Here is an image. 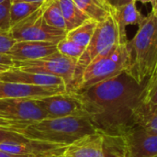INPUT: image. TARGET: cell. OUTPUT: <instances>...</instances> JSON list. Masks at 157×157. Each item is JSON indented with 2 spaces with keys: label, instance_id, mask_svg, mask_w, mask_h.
<instances>
[{
  "label": "cell",
  "instance_id": "cell-1",
  "mask_svg": "<svg viewBox=\"0 0 157 157\" xmlns=\"http://www.w3.org/2000/svg\"><path fill=\"white\" fill-rule=\"evenodd\" d=\"M146 85L125 71L76 93L86 103L89 119L98 130L122 135L133 126L132 112L144 98Z\"/></svg>",
  "mask_w": 157,
  "mask_h": 157
},
{
  "label": "cell",
  "instance_id": "cell-2",
  "mask_svg": "<svg viewBox=\"0 0 157 157\" xmlns=\"http://www.w3.org/2000/svg\"><path fill=\"white\" fill-rule=\"evenodd\" d=\"M126 43L129 54L128 73L140 84L147 83L157 66V17L151 12Z\"/></svg>",
  "mask_w": 157,
  "mask_h": 157
},
{
  "label": "cell",
  "instance_id": "cell-3",
  "mask_svg": "<svg viewBox=\"0 0 157 157\" xmlns=\"http://www.w3.org/2000/svg\"><path fill=\"white\" fill-rule=\"evenodd\" d=\"M100 132L86 116H68L44 119L29 123L22 135L32 141H40L61 145H69L79 138Z\"/></svg>",
  "mask_w": 157,
  "mask_h": 157
},
{
  "label": "cell",
  "instance_id": "cell-4",
  "mask_svg": "<svg viewBox=\"0 0 157 157\" xmlns=\"http://www.w3.org/2000/svg\"><path fill=\"white\" fill-rule=\"evenodd\" d=\"M129 67L126 44H119L111 51L96 57L83 71L74 92L83 91L99 82L112 78Z\"/></svg>",
  "mask_w": 157,
  "mask_h": 157
},
{
  "label": "cell",
  "instance_id": "cell-5",
  "mask_svg": "<svg viewBox=\"0 0 157 157\" xmlns=\"http://www.w3.org/2000/svg\"><path fill=\"white\" fill-rule=\"evenodd\" d=\"M63 157H126L122 135L98 132L65 147Z\"/></svg>",
  "mask_w": 157,
  "mask_h": 157
},
{
  "label": "cell",
  "instance_id": "cell-6",
  "mask_svg": "<svg viewBox=\"0 0 157 157\" xmlns=\"http://www.w3.org/2000/svg\"><path fill=\"white\" fill-rule=\"evenodd\" d=\"M120 44L119 29L115 18L110 14L102 21H99L94 31V34L85 49V52L77 61L75 88L80 79V76L85 68L98 56L106 53Z\"/></svg>",
  "mask_w": 157,
  "mask_h": 157
},
{
  "label": "cell",
  "instance_id": "cell-7",
  "mask_svg": "<svg viewBox=\"0 0 157 157\" xmlns=\"http://www.w3.org/2000/svg\"><path fill=\"white\" fill-rule=\"evenodd\" d=\"M46 1L34 13L20 20L8 29L16 41H49L58 43L66 36V31L46 23L43 12Z\"/></svg>",
  "mask_w": 157,
  "mask_h": 157
},
{
  "label": "cell",
  "instance_id": "cell-8",
  "mask_svg": "<svg viewBox=\"0 0 157 157\" xmlns=\"http://www.w3.org/2000/svg\"><path fill=\"white\" fill-rule=\"evenodd\" d=\"M77 60L57 52L45 58L33 61L15 62L14 66L22 71L55 75L63 79L67 91L72 92L76 75Z\"/></svg>",
  "mask_w": 157,
  "mask_h": 157
},
{
  "label": "cell",
  "instance_id": "cell-9",
  "mask_svg": "<svg viewBox=\"0 0 157 157\" xmlns=\"http://www.w3.org/2000/svg\"><path fill=\"white\" fill-rule=\"evenodd\" d=\"M36 100L46 112L48 119L68 116H86L89 118L86 103L76 92L67 91Z\"/></svg>",
  "mask_w": 157,
  "mask_h": 157
},
{
  "label": "cell",
  "instance_id": "cell-10",
  "mask_svg": "<svg viewBox=\"0 0 157 157\" xmlns=\"http://www.w3.org/2000/svg\"><path fill=\"white\" fill-rule=\"evenodd\" d=\"M0 117L11 121L32 123L47 118L46 112L33 98L0 99Z\"/></svg>",
  "mask_w": 157,
  "mask_h": 157
},
{
  "label": "cell",
  "instance_id": "cell-11",
  "mask_svg": "<svg viewBox=\"0 0 157 157\" xmlns=\"http://www.w3.org/2000/svg\"><path fill=\"white\" fill-rule=\"evenodd\" d=\"M126 157L157 155V133L132 126L122 134Z\"/></svg>",
  "mask_w": 157,
  "mask_h": 157
},
{
  "label": "cell",
  "instance_id": "cell-12",
  "mask_svg": "<svg viewBox=\"0 0 157 157\" xmlns=\"http://www.w3.org/2000/svg\"><path fill=\"white\" fill-rule=\"evenodd\" d=\"M67 92L65 86H37L0 80V99L6 98H33L53 96Z\"/></svg>",
  "mask_w": 157,
  "mask_h": 157
},
{
  "label": "cell",
  "instance_id": "cell-13",
  "mask_svg": "<svg viewBox=\"0 0 157 157\" xmlns=\"http://www.w3.org/2000/svg\"><path fill=\"white\" fill-rule=\"evenodd\" d=\"M57 43L49 41H17L8 53L15 62L33 61L57 52Z\"/></svg>",
  "mask_w": 157,
  "mask_h": 157
},
{
  "label": "cell",
  "instance_id": "cell-14",
  "mask_svg": "<svg viewBox=\"0 0 157 157\" xmlns=\"http://www.w3.org/2000/svg\"><path fill=\"white\" fill-rule=\"evenodd\" d=\"M0 80L5 82L18 83V84H25V85L37 86H65L66 87L63 79H62L61 77L51 75H45V74L26 72L17 69L16 67H10L8 70L1 73Z\"/></svg>",
  "mask_w": 157,
  "mask_h": 157
},
{
  "label": "cell",
  "instance_id": "cell-15",
  "mask_svg": "<svg viewBox=\"0 0 157 157\" xmlns=\"http://www.w3.org/2000/svg\"><path fill=\"white\" fill-rule=\"evenodd\" d=\"M111 15L115 18L119 29L121 44H126L129 40L127 38L126 28L132 25H137L138 27H140L145 18V17L143 16L138 10L135 1H132L119 7H112Z\"/></svg>",
  "mask_w": 157,
  "mask_h": 157
},
{
  "label": "cell",
  "instance_id": "cell-16",
  "mask_svg": "<svg viewBox=\"0 0 157 157\" xmlns=\"http://www.w3.org/2000/svg\"><path fill=\"white\" fill-rule=\"evenodd\" d=\"M132 123L133 126L157 133V105L142 100L133 109Z\"/></svg>",
  "mask_w": 157,
  "mask_h": 157
},
{
  "label": "cell",
  "instance_id": "cell-17",
  "mask_svg": "<svg viewBox=\"0 0 157 157\" xmlns=\"http://www.w3.org/2000/svg\"><path fill=\"white\" fill-rule=\"evenodd\" d=\"M61 7L63 17L65 22L66 32L79 27L88 19H91L85 14L74 2V0H57Z\"/></svg>",
  "mask_w": 157,
  "mask_h": 157
},
{
  "label": "cell",
  "instance_id": "cell-18",
  "mask_svg": "<svg viewBox=\"0 0 157 157\" xmlns=\"http://www.w3.org/2000/svg\"><path fill=\"white\" fill-rule=\"evenodd\" d=\"M74 2L91 19L98 22L105 19L112 11V6L101 0H74Z\"/></svg>",
  "mask_w": 157,
  "mask_h": 157
},
{
  "label": "cell",
  "instance_id": "cell-19",
  "mask_svg": "<svg viewBox=\"0 0 157 157\" xmlns=\"http://www.w3.org/2000/svg\"><path fill=\"white\" fill-rule=\"evenodd\" d=\"M98 23L94 19H88L79 27L68 31L65 38L86 49L94 34Z\"/></svg>",
  "mask_w": 157,
  "mask_h": 157
},
{
  "label": "cell",
  "instance_id": "cell-20",
  "mask_svg": "<svg viewBox=\"0 0 157 157\" xmlns=\"http://www.w3.org/2000/svg\"><path fill=\"white\" fill-rule=\"evenodd\" d=\"M43 17L48 25L66 31L65 22L57 0L46 1L44 12H43Z\"/></svg>",
  "mask_w": 157,
  "mask_h": 157
},
{
  "label": "cell",
  "instance_id": "cell-21",
  "mask_svg": "<svg viewBox=\"0 0 157 157\" xmlns=\"http://www.w3.org/2000/svg\"><path fill=\"white\" fill-rule=\"evenodd\" d=\"M44 2H37V3H27V2H19L13 3L10 6V27L14 26L20 20L26 18L36 10H38Z\"/></svg>",
  "mask_w": 157,
  "mask_h": 157
},
{
  "label": "cell",
  "instance_id": "cell-22",
  "mask_svg": "<svg viewBox=\"0 0 157 157\" xmlns=\"http://www.w3.org/2000/svg\"><path fill=\"white\" fill-rule=\"evenodd\" d=\"M57 50L62 54H63L67 57L75 59L77 61L81 57L83 52H85V48L77 45L76 43H75L72 40H67L66 38L60 40L57 43Z\"/></svg>",
  "mask_w": 157,
  "mask_h": 157
},
{
  "label": "cell",
  "instance_id": "cell-23",
  "mask_svg": "<svg viewBox=\"0 0 157 157\" xmlns=\"http://www.w3.org/2000/svg\"><path fill=\"white\" fill-rule=\"evenodd\" d=\"M29 124V123L18 122V121H11V120H8V119H5L3 117H0V130L16 132V133L21 134V135H22L23 130Z\"/></svg>",
  "mask_w": 157,
  "mask_h": 157
},
{
  "label": "cell",
  "instance_id": "cell-24",
  "mask_svg": "<svg viewBox=\"0 0 157 157\" xmlns=\"http://www.w3.org/2000/svg\"><path fill=\"white\" fill-rule=\"evenodd\" d=\"M10 0H6L0 4V30L10 29Z\"/></svg>",
  "mask_w": 157,
  "mask_h": 157
},
{
  "label": "cell",
  "instance_id": "cell-25",
  "mask_svg": "<svg viewBox=\"0 0 157 157\" xmlns=\"http://www.w3.org/2000/svg\"><path fill=\"white\" fill-rule=\"evenodd\" d=\"M17 41L10 36L8 30H0V53L7 54Z\"/></svg>",
  "mask_w": 157,
  "mask_h": 157
},
{
  "label": "cell",
  "instance_id": "cell-26",
  "mask_svg": "<svg viewBox=\"0 0 157 157\" xmlns=\"http://www.w3.org/2000/svg\"><path fill=\"white\" fill-rule=\"evenodd\" d=\"M143 100L144 102L157 105V80L151 85H146L145 94Z\"/></svg>",
  "mask_w": 157,
  "mask_h": 157
},
{
  "label": "cell",
  "instance_id": "cell-27",
  "mask_svg": "<svg viewBox=\"0 0 157 157\" xmlns=\"http://www.w3.org/2000/svg\"><path fill=\"white\" fill-rule=\"evenodd\" d=\"M25 139L26 138L22 136L21 134L8 132V131L0 130V143L6 142V141H22Z\"/></svg>",
  "mask_w": 157,
  "mask_h": 157
},
{
  "label": "cell",
  "instance_id": "cell-28",
  "mask_svg": "<svg viewBox=\"0 0 157 157\" xmlns=\"http://www.w3.org/2000/svg\"><path fill=\"white\" fill-rule=\"evenodd\" d=\"M14 63H15V61L12 59V57L9 54L0 53V64L13 67L14 66Z\"/></svg>",
  "mask_w": 157,
  "mask_h": 157
},
{
  "label": "cell",
  "instance_id": "cell-29",
  "mask_svg": "<svg viewBox=\"0 0 157 157\" xmlns=\"http://www.w3.org/2000/svg\"><path fill=\"white\" fill-rule=\"evenodd\" d=\"M132 1H135V0H108L109 4L112 7H119V6H124L126 4H129Z\"/></svg>",
  "mask_w": 157,
  "mask_h": 157
},
{
  "label": "cell",
  "instance_id": "cell-30",
  "mask_svg": "<svg viewBox=\"0 0 157 157\" xmlns=\"http://www.w3.org/2000/svg\"><path fill=\"white\" fill-rule=\"evenodd\" d=\"M47 0H10V3H19V2H27V3H37V2H45Z\"/></svg>",
  "mask_w": 157,
  "mask_h": 157
},
{
  "label": "cell",
  "instance_id": "cell-31",
  "mask_svg": "<svg viewBox=\"0 0 157 157\" xmlns=\"http://www.w3.org/2000/svg\"><path fill=\"white\" fill-rule=\"evenodd\" d=\"M0 157H32V156H22V155H14L10 154H6L5 152L0 151Z\"/></svg>",
  "mask_w": 157,
  "mask_h": 157
},
{
  "label": "cell",
  "instance_id": "cell-32",
  "mask_svg": "<svg viewBox=\"0 0 157 157\" xmlns=\"http://www.w3.org/2000/svg\"><path fill=\"white\" fill-rule=\"evenodd\" d=\"M155 80H157V66H156V69H155V73H154V75H153V76L148 80V82H147V85H151L152 83H154Z\"/></svg>",
  "mask_w": 157,
  "mask_h": 157
},
{
  "label": "cell",
  "instance_id": "cell-33",
  "mask_svg": "<svg viewBox=\"0 0 157 157\" xmlns=\"http://www.w3.org/2000/svg\"><path fill=\"white\" fill-rule=\"evenodd\" d=\"M135 2H141L142 4H151V5H153L155 3V0H135Z\"/></svg>",
  "mask_w": 157,
  "mask_h": 157
},
{
  "label": "cell",
  "instance_id": "cell-34",
  "mask_svg": "<svg viewBox=\"0 0 157 157\" xmlns=\"http://www.w3.org/2000/svg\"><path fill=\"white\" fill-rule=\"evenodd\" d=\"M152 6H153V10H152V12L157 17V0H155V3H154Z\"/></svg>",
  "mask_w": 157,
  "mask_h": 157
},
{
  "label": "cell",
  "instance_id": "cell-35",
  "mask_svg": "<svg viewBox=\"0 0 157 157\" xmlns=\"http://www.w3.org/2000/svg\"><path fill=\"white\" fill-rule=\"evenodd\" d=\"M10 68V66H7V65H2V64H0V74L1 73H3V72H5V71H6V70H8Z\"/></svg>",
  "mask_w": 157,
  "mask_h": 157
},
{
  "label": "cell",
  "instance_id": "cell-36",
  "mask_svg": "<svg viewBox=\"0 0 157 157\" xmlns=\"http://www.w3.org/2000/svg\"><path fill=\"white\" fill-rule=\"evenodd\" d=\"M101 1H102L103 3H105L106 5H109V2H108V0H101ZM109 6H110V5H109Z\"/></svg>",
  "mask_w": 157,
  "mask_h": 157
},
{
  "label": "cell",
  "instance_id": "cell-37",
  "mask_svg": "<svg viewBox=\"0 0 157 157\" xmlns=\"http://www.w3.org/2000/svg\"><path fill=\"white\" fill-rule=\"evenodd\" d=\"M4 1H6V0H0V4H1L2 2H4Z\"/></svg>",
  "mask_w": 157,
  "mask_h": 157
},
{
  "label": "cell",
  "instance_id": "cell-38",
  "mask_svg": "<svg viewBox=\"0 0 157 157\" xmlns=\"http://www.w3.org/2000/svg\"><path fill=\"white\" fill-rule=\"evenodd\" d=\"M153 157H157V155H155V156H153Z\"/></svg>",
  "mask_w": 157,
  "mask_h": 157
}]
</instances>
